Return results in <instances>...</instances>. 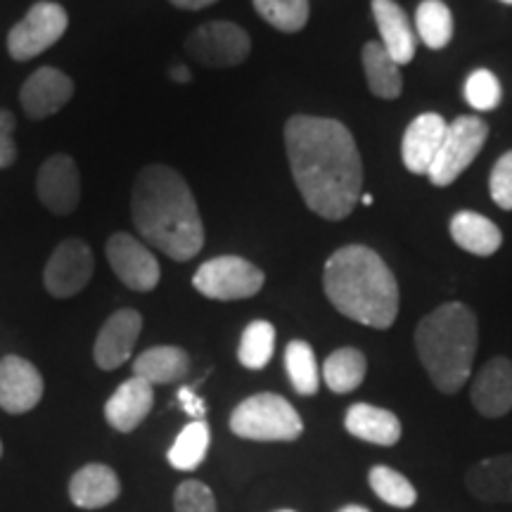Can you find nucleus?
I'll use <instances>...</instances> for the list:
<instances>
[{
	"label": "nucleus",
	"mask_w": 512,
	"mask_h": 512,
	"mask_svg": "<svg viewBox=\"0 0 512 512\" xmlns=\"http://www.w3.org/2000/svg\"><path fill=\"white\" fill-rule=\"evenodd\" d=\"M285 150L299 195L313 214L347 219L363 195V162L342 121L297 114L285 124Z\"/></svg>",
	"instance_id": "nucleus-1"
},
{
	"label": "nucleus",
	"mask_w": 512,
	"mask_h": 512,
	"mask_svg": "<svg viewBox=\"0 0 512 512\" xmlns=\"http://www.w3.org/2000/svg\"><path fill=\"white\" fill-rule=\"evenodd\" d=\"M138 233L174 261H188L204 247V226L190 185L166 164L140 169L131 192Z\"/></svg>",
	"instance_id": "nucleus-2"
},
{
	"label": "nucleus",
	"mask_w": 512,
	"mask_h": 512,
	"mask_svg": "<svg viewBox=\"0 0 512 512\" xmlns=\"http://www.w3.org/2000/svg\"><path fill=\"white\" fill-rule=\"evenodd\" d=\"M323 290L330 304L373 330L392 328L399 316V283L375 249L347 245L323 268Z\"/></svg>",
	"instance_id": "nucleus-3"
},
{
	"label": "nucleus",
	"mask_w": 512,
	"mask_h": 512,
	"mask_svg": "<svg viewBox=\"0 0 512 512\" xmlns=\"http://www.w3.org/2000/svg\"><path fill=\"white\" fill-rule=\"evenodd\" d=\"M477 342V316L460 302L441 304L415 328L418 358L441 394H458L470 380Z\"/></svg>",
	"instance_id": "nucleus-4"
},
{
	"label": "nucleus",
	"mask_w": 512,
	"mask_h": 512,
	"mask_svg": "<svg viewBox=\"0 0 512 512\" xmlns=\"http://www.w3.org/2000/svg\"><path fill=\"white\" fill-rule=\"evenodd\" d=\"M230 430L249 441H297L304 434V422L290 401L264 392L249 396L235 408Z\"/></svg>",
	"instance_id": "nucleus-5"
},
{
	"label": "nucleus",
	"mask_w": 512,
	"mask_h": 512,
	"mask_svg": "<svg viewBox=\"0 0 512 512\" xmlns=\"http://www.w3.org/2000/svg\"><path fill=\"white\" fill-rule=\"evenodd\" d=\"M486 138H489V126L479 117L463 114V117L451 121L446 126V136L441 140L437 157H434L430 171H427L430 183L437 185V188L456 183L460 174L482 152Z\"/></svg>",
	"instance_id": "nucleus-6"
},
{
	"label": "nucleus",
	"mask_w": 512,
	"mask_h": 512,
	"mask_svg": "<svg viewBox=\"0 0 512 512\" xmlns=\"http://www.w3.org/2000/svg\"><path fill=\"white\" fill-rule=\"evenodd\" d=\"M264 283V271L242 256H216V259L204 261L192 278L195 290L216 302L249 299L264 287Z\"/></svg>",
	"instance_id": "nucleus-7"
},
{
	"label": "nucleus",
	"mask_w": 512,
	"mask_h": 512,
	"mask_svg": "<svg viewBox=\"0 0 512 512\" xmlns=\"http://www.w3.org/2000/svg\"><path fill=\"white\" fill-rule=\"evenodd\" d=\"M185 50L204 67H238L252 53L249 34L233 22H207L197 27L185 41Z\"/></svg>",
	"instance_id": "nucleus-8"
},
{
	"label": "nucleus",
	"mask_w": 512,
	"mask_h": 512,
	"mask_svg": "<svg viewBox=\"0 0 512 512\" xmlns=\"http://www.w3.org/2000/svg\"><path fill=\"white\" fill-rule=\"evenodd\" d=\"M69 17L62 5L50 3V0H41L34 8L27 12V17L12 27L8 36V50L10 57L17 62H27L31 57L46 53L50 46L67 31Z\"/></svg>",
	"instance_id": "nucleus-9"
},
{
	"label": "nucleus",
	"mask_w": 512,
	"mask_h": 512,
	"mask_svg": "<svg viewBox=\"0 0 512 512\" xmlns=\"http://www.w3.org/2000/svg\"><path fill=\"white\" fill-rule=\"evenodd\" d=\"M93 268L95 261L91 247L79 238H69L50 254L46 271H43V283L57 299L74 297L91 283Z\"/></svg>",
	"instance_id": "nucleus-10"
},
{
	"label": "nucleus",
	"mask_w": 512,
	"mask_h": 512,
	"mask_svg": "<svg viewBox=\"0 0 512 512\" xmlns=\"http://www.w3.org/2000/svg\"><path fill=\"white\" fill-rule=\"evenodd\" d=\"M107 261H110L112 271L133 292H150L159 285L162 278V268L155 254L147 249L143 242L133 238L128 233H117L107 240L105 245Z\"/></svg>",
	"instance_id": "nucleus-11"
},
{
	"label": "nucleus",
	"mask_w": 512,
	"mask_h": 512,
	"mask_svg": "<svg viewBox=\"0 0 512 512\" xmlns=\"http://www.w3.org/2000/svg\"><path fill=\"white\" fill-rule=\"evenodd\" d=\"M36 192L43 207L53 214H72L81 200L79 166L69 155H53L41 164L36 176Z\"/></svg>",
	"instance_id": "nucleus-12"
},
{
	"label": "nucleus",
	"mask_w": 512,
	"mask_h": 512,
	"mask_svg": "<svg viewBox=\"0 0 512 512\" xmlns=\"http://www.w3.org/2000/svg\"><path fill=\"white\" fill-rule=\"evenodd\" d=\"M43 377L34 363L19 356L0 361V408L10 415H24L41 403Z\"/></svg>",
	"instance_id": "nucleus-13"
},
{
	"label": "nucleus",
	"mask_w": 512,
	"mask_h": 512,
	"mask_svg": "<svg viewBox=\"0 0 512 512\" xmlns=\"http://www.w3.org/2000/svg\"><path fill=\"white\" fill-rule=\"evenodd\" d=\"M470 401L484 418H503L512 411V361L496 356L486 361L475 375Z\"/></svg>",
	"instance_id": "nucleus-14"
},
{
	"label": "nucleus",
	"mask_w": 512,
	"mask_h": 512,
	"mask_svg": "<svg viewBox=\"0 0 512 512\" xmlns=\"http://www.w3.org/2000/svg\"><path fill=\"white\" fill-rule=\"evenodd\" d=\"M140 330H143V316L133 309H121L107 318L102 325L98 339H95V363L102 370H117L131 358L136 347Z\"/></svg>",
	"instance_id": "nucleus-15"
},
{
	"label": "nucleus",
	"mask_w": 512,
	"mask_h": 512,
	"mask_svg": "<svg viewBox=\"0 0 512 512\" xmlns=\"http://www.w3.org/2000/svg\"><path fill=\"white\" fill-rule=\"evenodd\" d=\"M74 81L55 67H41L22 86V107L29 119L53 117L72 100Z\"/></svg>",
	"instance_id": "nucleus-16"
},
{
	"label": "nucleus",
	"mask_w": 512,
	"mask_h": 512,
	"mask_svg": "<svg viewBox=\"0 0 512 512\" xmlns=\"http://www.w3.org/2000/svg\"><path fill=\"white\" fill-rule=\"evenodd\" d=\"M446 126V119L437 112L420 114L408 124L406 133H403L401 157L411 174L427 176L441 147V140L446 136Z\"/></svg>",
	"instance_id": "nucleus-17"
},
{
	"label": "nucleus",
	"mask_w": 512,
	"mask_h": 512,
	"mask_svg": "<svg viewBox=\"0 0 512 512\" xmlns=\"http://www.w3.org/2000/svg\"><path fill=\"white\" fill-rule=\"evenodd\" d=\"M155 406L152 384L133 375L105 403V418L117 432H133Z\"/></svg>",
	"instance_id": "nucleus-18"
},
{
	"label": "nucleus",
	"mask_w": 512,
	"mask_h": 512,
	"mask_svg": "<svg viewBox=\"0 0 512 512\" xmlns=\"http://www.w3.org/2000/svg\"><path fill=\"white\" fill-rule=\"evenodd\" d=\"M373 17L380 29L382 46L396 64H408L415 57V31L411 19L396 0H373Z\"/></svg>",
	"instance_id": "nucleus-19"
},
{
	"label": "nucleus",
	"mask_w": 512,
	"mask_h": 512,
	"mask_svg": "<svg viewBox=\"0 0 512 512\" xmlns=\"http://www.w3.org/2000/svg\"><path fill=\"white\" fill-rule=\"evenodd\" d=\"M344 427L351 437L375 446H394L401 441L403 425L399 415L370 403H354L344 415Z\"/></svg>",
	"instance_id": "nucleus-20"
},
{
	"label": "nucleus",
	"mask_w": 512,
	"mask_h": 512,
	"mask_svg": "<svg viewBox=\"0 0 512 512\" xmlns=\"http://www.w3.org/2000/svg\"><path fill=\"white\" fill-rule=\"evenodd\" d=\"M121 494V484L117 472L112 467L91 463L74 472L69 482V498L76 508L98 510L105 505H112Z\"/></svg>",
	"instance_id": "nucleus-21"
},
{
	"label": "nucleus",
	"mask_w": 512,
	"mask_h": 512,
	"mask_svg": "<svg viewBox=\"0 0 512 512\" xmlns=\"http://www.w3.org/2000/svg\"><path fill=\"white\" fill-rule=\"evenodd\" d=\"M465 486L477 501L512 503V453L472 465L465 475Z\"/></svg>",
	"instance_id": "nucleus-22"
},
{
	"label": "nucleus",
	"mask_w": 512,
	"mask_h": 512,
	"mask_svg": "<svg viewBox=\"0 0 512 512\" xmlns=\"http://www.w3.org/2000/svg\"><path fill=\"white\" fill-rule=\"evenodd\" d=\"M451 238L460 249L475 256H494L503 245L501 228L486 216L467 209L451 219Z\"/></svg>",
	"instance_id": "nucleus-23"
},
{
	"label": "nucleus",
	"mask_w": 512,
	"mask_h": 512,
	"mask_svg": "<svg viewBox=\"0 0 512 512\" xmlns=\"http://www.w3.org/2000/svg\"><path fill=\"white\" fill-rule=\"evenodd\" d=\"M190 370V356L181 347H152L133 361V375L155 384H171L183 380Z\"/></svg>",
	"instance_id": "nucleus-24"
},
{
	"label": "nucleus",
	"mask_w": 512,
	"mask_h": 512,
	"mask_svg": "<svg viewBox=\"0 0 512 512\" xmlns=\"http://www.w3.org/2000/svg\"><path fill=\"white\" fill-rule=\"evenodd\" d=\"M363 72H366V81L370 93L382 100H396L403 93V76L401 64L392 60V55L384 50L380 41H368L361 53Z\"/></svg>",
	"instance_id": "nucleus-25"
},
{
	"label": "nucleus",
	"mask_w": 512,
	"mask_h": 512,
	"mask_svg": "<svg viewBox=\"0 0 512 512\" xmlns=\"http://www.w3.org/2000/svg\"><path fill=\"white\" fill-rule=\"evenodd\" d=\"M368 361L363 351L354 347H342L325 358L323 363V380L330 392L349 394L354 392L366 380Z\"/></svg>",
	"instance_id": "nucleus-26"
},
{
	"label": "nucleus",
	"mask_w": 512,
	"mask_h": 512,
	"mask_svg": "<svg viewBox=\"0 0 512 512\" xmlns=\"http://www.w3.org/2000/svg\"><path fill=\"white\" fill-rule=\"evenodd\" d=\"M415 29L430 50H444L453 38V15L444 0H422L415 10Z\"/></svg>",
	"instance_id": "nucleus-27"
},
{
	"label": "nucleus",
	"mask_w": 512,
	"mask_h": 512,
	"mask_svg": "<svg viewBox=\"0 0 512 512\" xmlns=\"http://www.w3.org/2000/svg\"><path fill=\"white\" fill-rule=\"evenodd\" d=\"M211 444V430L204 420H192L178 434L174 446L169 448V463L181 472H190L202 465Z\"/></svg>",
	"instance_id": "nucleus-28"
},
{
	"label": "nucleus",
	"mask_w": 512,
	"mask_h": 512,
	"mask_svg": "<svg viewBox=\"0 0 512 512\" xmlns=\"http://www.w3.org/2000/svg\"><path fill=\"white\" fill-rule=\"evenodd\" d=\"M285 370L290 375L294 392L302 396H313L320 387L318 363L311 344L304 339H292L285 349Z\"/></svg>",
	"instance_id": "nucleus-29"
},
{
	"label": "nucleus",
	"mask_w": 512,
	"mask_h": 512,
	"mask_svg": "<svg viewBox=\"0 0 512 512\" xmlns=\"http://www.w3.org/2000/svg\"><path fill=\"white\" fill-rule=\"evenodd\" d=\"M368 484L373 489V494L380 498L382 503L392 505V508L408 510L418 503V491L408 482L401 472H396L394 467L387 465H375L370 467Z\"/></svg>",
	"instance_id": "nucleus-30"
},
{
	"label": "nucleus",
	"mask_w": 512,
	"mask_h": 512,
	"mask_svg": "<svg viewBox=\"0 0 512 512\" xmlns=\"http://www.w3.org/2000/svg\"><path fill=\"white\" fill-rule=\"evenodd\" d=\"M275 351V328L268 320H254L242 332L238 361L247 370H264Z\"/></svg>",
	"instance_id": "nucleus-31"
},
{
	"label": "nucleus",
	"mask_w": 512,
	"mask_h": 512,
	"mask_svg": "<svg viewBox=\"0 0 512 512\" xmlns=\"http://www.w3.org/2000/svg\"><path fill=\"white\" fill-rule=\"evenodd\" d=\"M254 8L283 34H297L309 22V0H254Z\"/></svg>",
	"instance_id": "nucleus-32"
},
{
	"label": "nucleus",
	"mask_w": 512,
	"mask_h": 512,
	"mask_svg": "<svg viewBox=\"0 0 512 512\" xmlns=\"http://www.w3.org/2000/svg\"><path fill=\"white\" fill-rule=\"evenodd\" d=\"M501 81L489 69H475L465 81V100L477 112H491L501 105Z\"/></svg>",
	"instance_id": "nucleus-33"
},
{
	"label": "nucleus",
	"mask_w": 512,
	"mask_h": 512,
	"mask_svg": "<svg viewBox=\"0 0 512 512\" xmlns=\"http://www.w3.org/2000/svg\"><path fill=\"white\" fill-rule=\"evenodd\" d=\"M174 512H216L214 491L197 479L178 484L174 494Z\"/></svg>",
	"instance_id": "nucleus-34"
},
{
	"label": "nucleus",
	"mask_w": 512,
	"mask_h": 512,
	"mask_svg": "<svg viewBox=\"0 0 512 512\" xmlns=\"http://www.w3.org/2000/svg\"><path fill=\"white\" fill-rule=\"evenodd\" d=\"M489 192L503 211H512V150L494 164V171L489 176Z\"/></svg>",
	"instance_id": "nucleus-35"
},
{
	"label": "nucleus",
	"mask_w": 512,
	"mask_h": 512,
	"mask_svg": "<svg viewBox=\"0 0 512 512\" xmlns=\"http://www.w3.org/2000/svg\"><path fill=\"white\" fill-rule=\"evenodd\" d=\"M15 117L8 110H0V169H8L17 159V147L12 143Z\"/></svg>",
	"instance_id": "nucleus-36"
},
{
	"label": "nucleus",
	"mask_w": 512,
	"mask_h": 512,
	"mask_svg": "<svg viewBox=\"0 0 512 512\" xmlns=\"http://www.w3.org/2000/svg\"><path fill=\"white\" fill-rule=\"evenodd\" d=\"M178 401H181L185 413L192 415L195 420H202V415L207 413V406H204V401L195 394V389H192V387L178 389Z\"/></svg>",
	"instance_id": "nucleus-37"
},
{
	"label": "nucleus",
	"mask_w": 512,
	"mask_h": 512,
	"mask_svg": "<svg viewBox=\"0 0 512 512\" xmlns=\"http://www.w3.org/2000/svg\"><path fill=\"white\" fill-rule=\"evenodd\" d=\"M171 3L181 10H202V8H209V5L219 3V0H171Z\"/></svg>",
	"instance_id": "nucleus-38"
},
{
	"label": "nucleus",
	"mask_w": 512,
	"mask_h": 512,
	"mask_svg": "<svg viewBox=\"0 0 512 512\" xmlns=\"http://www.w3.org/2000/svg\"><path fill=\"white\" fill-rule=\"evenodd\" d=\"M171 79H176V81H181V83H188L192 79V74L188 72V69L178 64V67L171 69Z\"/></svg>",
	"instance_id": "nucleus-39"
},
{
	"label": "nucleus",
	"mask_w": 512,
	"mask_h": 512,
	"mask_svg": "<svg viewBox=\"0 0 512 512\" xmlns=\"http://www.w3.org/2000/svg\"><path fill=\"white\" fill-rule=\"evenodd\" d=\"M337 512H370V508H366V505H344Z\"/></svg>",
	"instance_id": "nucleus-40"
},
{
	"label": "nucleus",
	"mask_w": 512,
	"mask_h": 512,
	"mask_svg": "<svg viewBox=\"0 0 512 512\" xmlns=\"http://www.w3.org/2000/svg\"><path fill=\"white\" fill-rule=\"evenodd\" d=\"M361 204L363 207H370L373 204V195H361Z\"/></svg>",
	"instance_id": "nucleus-41"
},
{
	"label": "nucleus",
	"mask_w": 512,
	"mask_h": 512,
	"mask_svg": "<svg viewBox=\"0 0 512 512\" xmlns=\"http://www.w3.org/2000/svg\"><path fill=\"white\" fill-rule=\"evenodd\" d=\"M501 3H505V5H512V0H501Z\"/></svg>",
	"instance_id": "nucleus-42"
},
{
	"label": "nucleus",
	"mask_w": 512,
	"mask_h": 512,
	"mask_svg": "<svg viewBox=\"0 0 512 512\" xmlns=\"http://www.w3.org/2000/svg\"><path fill=\"white\" fill-rule=\"evenodd\" d=\"M0 456H3V441H0Z\"/></svg>",
	"instance_id": "nucleus-43"
},
{
	"label": "nucleus",
	"mask_w": 512,
	"mask_h": 512,
	"mask_svg": "<svg viewBox=\"0 0 512 512\" xmlns=\"http://www.w3.org/2000/svg\"><path fill=\"white\" fill-rule=\"evenodd\" d=\"M278 512H294V510H278Z\"/></svg>",
	"instance_id": "nucleus-44"
}]
</instances>
